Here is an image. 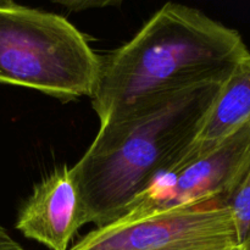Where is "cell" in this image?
<instances>
[{"label":"cell","instance_id":"6da1fadb","mask_svg":"<svg viewBox=\"0 0 250 250\" xmlns=\"http://www.w3.org/2000/svg\"><path fill=\"white\" fill-rule=\"evenodd\" d=\"M248 70L250 50L236 29L166 2L131 41L102 58L92 107L104 126L194 88L224 87Z\"/></svg>","mask_w":250,"mask_h":250},{"label":"cell","instance_id":"9c48e42d","mask_svg":"<svg viewBox=\"0 0 250 250\" xmlns=\"http://www.w3.org/2000/svg\"><path fill=\"white\" fill-rule=\"evenodd\" d=\"M59 4L63 5V6L68 7L71 11H82V10H87L89 7H104V6H115V5H120L117 1H92V0H87V1H58Z\"/></svg>","mask_w":250,"mask_h":250},{"label":"cell","instance_id":"3957f363","mask_svg":"<svg viewBox=\"0 0 250 250\" xmlns=\"http://www.w3.org/2000/svg\"><path fill=\"white\" fill-rule=\"evenodd\" d=\"M100 68L102 58L65 17L0 1V83L67 103L92 98Z\"/></svg>","mask_w":250,"mask_h":250},{"label":"cell","instance_id":"52a82bcc","mask_svg":"<svg viewBox=\"0 0 250 250\" xmlns=\"http://www.w3.org/2000/svg\"><path fill=\"white\" fill-rule=\"evenodd\" d=\"M250 121V70L221 87L203 120L192 146L182 158L200 155Z\"/></svg>","mask_w":250,"mask_h":250},{"label":"cell","instance_id":"8992f818","mask_svg":"<svg viewBox=\"0 0 250 250\" xmlns=\"http://www.w3.org/2000/svg\"><path fill=\"white\" fill-rule=\"evenodd\" d=\"M88 224L78 186L63 165L42 178L22 203L15 227L26 238L50 250H68L71 241Z\"/></svg>","mask_w":250,"mask_h":250},{"label":"cell","instance_id":"ba28073f","mask_svg":"<svg viewBox=\"0 0 250 250\" xmlns=\"http://www.w3.org/2000/svg\"><path fill=\"white\" fill-rule=\"evenodd\" d=\"M233 217L238 250H250V168L237 187L222 199Z\"/></svg>","mask_w":250,"mask_h":250},{"label":"cell","instance_id":"7a4b0ae2","mask_svg":"<svg viewBox=\"0 0 250 250\" xmlns=\"http://www.w3.org/2000/svg\"><path fill=\"white\" fill-rule=\"evenodd\" d=\"M220 89L194 88L100 126L88 150L70 167L88 224L99 229L116 222L183 155Z\"/></svg>","mask_w":250,"mask_h":250},{"label":"cell","instance_id":"277c9868","mask_svg":"<svg viewBox=\"0 0 250 250\" xmlns=\"http://www.w3.org/2000/svg\"><path fill=\"white\" fill-rule=\"evenodd\" d=\"M250 168V121L192 159H180L159 175L116 222L220 203Z\"/></svg>","mask_w":250,"mask_h":250},{"label":"cell","instance_id":"30bf717a","mask_svg":"<svg viewBox=\"0 0 250 250\" xmlns=\"http://www.w3.org/2000/svg\"><path fill=\"white\" fill-rule=\"evenodd\" d=\"M0 250H24L0 225Z\"/></svg>","mask_w":250,"mask_h":250},{"label":"cell","instance_id":"5b68a950","mask_svg":"<svg viewBox=\"0 0 250 250\" xmlns=\"http://www.w3.org/2000/svg\"><path fill=\"white\" fill-rule=\"evenodd\" d=\"M68 250H238L233 217L221 203L114 222Z\"/></svg>","mask_w":250,"mask_h":250}]
</instances>
